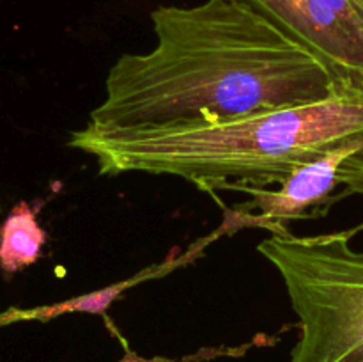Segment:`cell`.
<instances>
[{"mask_svg":"<svg viewBox=\"0 0 363 362\" xmlns=\"http://www.w3.org/2000/svg\"><path fill=\"white\" fill-rule=\"evenodd\" d=\"M156 45L121 55L87 126L106 133L222 123L319 102L340 82L291 35L238 0L160 6Z\"/></svg>","mask_w":363,"mask_h":362,"instance_id":"obj_1","label":"cell"},{"mask_svg":"<svg viewBox=\"0 0 363 362\" xmlns=\"http://www.w3.org/2000/svg\"><path fill=\"white\" fill-rule=\"evenodd\" d=\"M363 133V87L342 84L312 103L222 123L106 133L84 126L71 148L92 156L101 176H176L204 192L280 185L296 167Z\"/></svg>","mask_w":363,"mask_h":362,"instance_id":"obj_2","label":"cell"},{"mask_svg":"<svg viewBox=\"0 0 363 362\" xmlns=\"http://www.w3.org/2000/svg\"><path fill=\"white\" fill-rule=\"evenodd\" d=\"M347 233H269L257 251L279 272L298 316L291 362H363V252Z\"/></svg>","mask_w":363,"mask_h":362,"instance_id":"obj_3","label":"cell"},{"mask_svg":"<svg viewBox=\"0 0 363 362\" xmlns=\"http://www.w3.org/2000/svg\"><path fill=\"white\" fill-rule=\"evenodd\" d=\"M248 195L238 206L252 224H262L269 233H284L294 220L315 219L351 195L363 197V133L326 149L301 163L277 188L236 187Z\"/></svg>","mask_w":363,"mask_h":362,"instance_id":"obj_4","label":"cell"},{"mask_svg":"<svg viewBox=\"0 0 363 362\" xmlns=\"http://www.w3.org/2000/svg\"><path fill=\"white\" fill-rule=\"evenodd\" d=\"M363 87V0H238Z\"/></svg>","mask_w":363,"mask_h":362,"instance_id":"obj_5","label":"cell"},{"mask_svg":"<svg viewBox=\"0 0 363 362\" xmlns=\"http://www.w3.org/2000/svg\"><path fill=\"white\" fill-rule=\"evenodd\" d=\"M48 234L38 220V212L27 201L13 206L0 226V268L14 275L32 266L43 256Z\"/></svg>","mask_w":363,"mask_h":362,"instance_id":"obj_6","label":"cell"},{"mask_svg":"<svg viewBox=\"0 0 363 362\" xmlns=\"http://www.w3.org/2000/svg\"><path fill=\"white\" fill-rule=\"evenodd\" d=\"M255 341L243 344V346H218V348H202V350L195 351V353L184 355L181 358H169V357H142V355L135 353L133 350H126L124 357L119 362H204L213 361V358L220 357H240V355L247 353L252 346H255Z\"/></svg>","mask_w":363,"mask_h":362,"instance_id":"obj_7","label":"cell"},{"mask_svg":"<svg viewBox=\"0 0 363 362\" xmlns=\"http://www.w3.org/2000/svg\"><path fill=\"white\" fill-rule=\"evenodd\" d=\"M21 319V312L18 314V311H9L6 314H0V325H7V323H14L20 322Z\"/></svg>","mask_w":363,"mask_h":362,"instance_id":"obj_8","label":"cell"}]
</instances>
